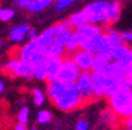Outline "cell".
<instances>
[{
    "label": "cell",
    "mask_w": 132,
    "mask_h": 130,
    "mask_svg": "<svg viewBox=\"0 0 132 130\" xmlns=\"http://www.w3.org/2000/svg\"><path fill=\"white\" fill-rule=\"evenodd\" d=\"M46 93L50 101L61 111H72L87 102L77 82L65 83L55 80L48 83Z\"/></svg>",
    "instance_id": "obj_1"
},
{
    "label": "cell",
    "mask_w": 132,
    "mask_h": 130,
    "mask_svg": "<svg viewBox=\"0 0 132 130\" xmlns=\"http://www.w3.org/2000/svg\"><path fill=\"white\" fill-rule=\"evenodd\" d=\"M82 12L87 19V22L110 26L118 21L120 16V4L118 1L99 0L96 3L88 4L82 9Z\"/></svg>",
    "instance_id": "obj_2"
},
{
    "label": "cell",
    "mask_w": 132,
    "mask_h": 130,
    "mask_svg": "<svg viewBox=\"0 0 132 130\" xmlns=\"http://www.w3.org/2000/svg\"><path fill=\"white\" fill-rule=\"evenodd\" d=\"M109 104L116 116L126 119L132 117V89L129 80H124L117 93L109 97Z\"/></svg>",
    "instance_id": "obj_3"
},
{
    "label": "cell",
    "mask_w": 132,
    "mask_h": 130,
    "mask_svg": "<svg viewBox=\"0 0 132 130\" xmlns=\"http://www.w3.org/2000/svg\"><path fill=\"white\" fill-rule=\"evenodd\" d=\"M19 57L20 60H24L27 63L34 66L38 62H40L41 60H44L46 56L44 53V48L37 42L36 39H33V40H30V42L21 48Z\"/></svg>",
    "instance_id": "obj_4"
},
{
    "label": "cell",
    "mask_w": 132,
    "mask_h": 130,
    "mask_svg": "<svg viewBox=\"0 0 132 130\" xmlns=\"http://www.w3.org/2000/svg\"><path fill=\"white\" fill-rule=\"evenodd\" d=\"M80 73L81 71L79 69L77 63L74 62V60L72 57H67V59H64L63 66L58 74L57 80L65 83H73V82H77Z\"/></svg>",
    "instance_id": "obj_5"
},
{
    "label": "cell",
    "mask_w": 132,
    "mask_h": 130,
    "mask_svg": "<svg viewBox=\"0 0 132 130\" xmlns=\"http://www.w3.org/2000/svg\"><path fill=\"white\" fill-rule=\"evenodd\" d=\"M77 84L80 88L81 93L84 94L86 101L90 102V101H93L94 97H97L96 94H94L93 87H92V80H91V72L88 71H84L80 73L79 77L77 80Z\"/></svg>",
    "instance_id": "obj_6"
},
{
    "label": "cell",
    "mask_w": 132,
    "mask_h": 130,
    "mask_svg": "<svg viewBox=\"0 0 132 130\" xmlns=\"http://www.w3.org/2000/svg\"><path fill=\"white\" fill-rule=\"evenodd\" d=\"M72 59L74 60V62L77 63V66L79 67V69L81 72L92 71L93 61H94V54H92L90 52L82 51V49H78L76 53H73Z\"/></svg>",
    "instance_id": "obj_7"
},
{
    "label": "cell",
    "mask_w": 132,
    "mask_h": 130,
    "mask_svg": "<svg viewBox=\"0 0 132 130\" xmlns=\"http://www.w3.org/2000/svg\"><path fill=\"white\" fill-rule=\"evenodd\" d=\"M102 28L99 27L98 25H94V24H91V22H86L85 25H82L80 27L76 28V32L74 34L77 35V38L79 39V41L86 40L88 38H92V36L97 35L99 33H102Z\"/></svg>",
    "instance_id": "obj_8"
},
{
    "label": "cell",
    "mask_w": 132,
    "mask_h": 130,
    "mask_svg": "<svg viewBox=\"0 0 132 130\" xmlns=\"http://www.w3.org/2000/svg\"><path fill=\"white\" fill-rule=\"evenodd\" d=\"M112 60L123 65L124 67L129 68L130 65L132 63V48L124 46L114 49L112 53Z\"/></svg>",
    "instance_id": "obj_9"
},
{
    "label": "cell",
    "mask_w": 132,
    "mask_h": 130,
    "mask_svg": "<svg viewBox=\"0 0 132 130\" xmlns=\"http://www.w3.org/2000/svg\"><path fill=\"white\" fill-rule=\"evenodd\" d=\"M102 72L104 74H106V75L117 77V79H119V80H126L127 77H129V68L124 67L123 65L116 62V61H112V62Z\"/></svg>",
    "instance_id": "obj_10"
},
{
    "label": "cell",
    "mask_w": 132,
    "mask_h": 130,
    "mask_svg": "<svg viewBox=\"0 0 132 130\" xmlns=\"http://www.w3.org/2000/svg\"><path fill=\"white\" fill-rule=\"evenodd\" d=\"M12 76H21L24 79H32L33 77V66L27 63L24 60H18L11 72Z\"/></svg>",
    "instance_id": "obj_11"
},
{
    "label": "cell",
    "mask_w": 132,
    "mask_h": 130,
    "mask_svg": "<svg viewBox=\"0 0 132 130\" xmlns=\"http://www.w3.org/2000/svg\"><path fill=\"white\" fill-rule=\"evenodd\" d=\"M47 60V69H48V76H47V82L55 81L58 77V74L61 69L64 59L63 57H46Z\"/></svg>",
    "instance_id": "obj_12"
},
{
    "label": "cell",
    "mask_w": 132,
    "mask_h": 130,
    "mask_svg": "<svg viewBox=\"0 0 132 130\" xmlns=\"http://www.w3.org/2000/svg\"><path fill=\"white\" fill-rule=\"evenodd\" d=\"M91 80L94 94L97 97H104V86H105V74L103 72H91Z\"/></svg>",
    "instance_id": "obj_13"
},
{
    "label": "cell",
    "mask_w": 132,
    "mask_h": 130,
    "mask_svg": "<svg viewBox=\"0 0 132 130\" xmlns=\"http://www.w3.org/2000/svg\"><path fill=\"white\" fill-rule=\"evenodd\" d=\"M112 54H107V53H98L94 55V61H93V67L92 71L93 72H102L104 71L107 66L112 62Z\"/></svg>",
    "instance_id": "obj_14"
},
{
    "label": "cell",
    "mask_w": 132,
    "mask_h": 130,
    "mask_svg": "<svg viewBox=\"0 0 132 130\" xmlns=\"http://www.w3.org/2000/svg\"><path fill=\"white\" fill-rule=\"evenodd\" d=\"M65 51L66 47L60 45V43L55 42L54 40L44 48V53L46 57H61L65 54Z\"/></svg>",
    "instance_id": "obj_15"
},
{
    "label": "cell",
    "mask_w": 132,
    "mask_h": 130,
    "mask_svg": "<svg viewBox=\"0 0 132 130\" xmlns=\"http://www.w3.org/2000/svg\"><path fill=\"white\" fill-rule=\"evenodd\" d=\"M48 69H47V60L45 57L40 62L33 66V77L39 81H47Z\"/></svg>",
    "instance_id": "obj_16"
},
{
    "label": "cell",
    "mask_w": 132,
    "mask_h": 130,
    "mask_svg": "<svg viewBox=\"0 0 132 130\" xmlns=\"http://www.w3.org/2000/svg\"><path fill=\"white\" fill-rule=\"evenodd\" d=\"M105 32H106L107 36H109V40H110V43H111V46L113 47V49L126 46V41L123 39L121 33L117 32L116 29H113V28H111V27H109Z\"/></svg>",
    "instance_id": "obj_17"
},
{
    "label": "cell",
    "mask_w": 132,
    "mask_h": 130,
    "mask_svg": "<svg viewBox=\"0 0 132 130\" xmlns=\"http://www.w3.org/2000/svg\"><path fill=\"white\" fill-rule=\"evenodd\" d=\"M28 31H30V26L28 25H19L15 26L10 33V39L14 42H20L25 39V36L27 35Z\"/></svg>",
    "instance_id": "obj_18"
},
{
    "label": "cell",
    "mask_w": 132,
    "mask_h": 130,
    "mask_svg": "<svg viewBox=\"0 0 132 130\" xmlns=\"http://www.w3.org/2000/svg\"><path fill=\"white\" fill-rule=\"evenodd\" d=\"M52 4V0H32L30 3V5L27 6V11L30 12H40L43 9H45L46 7H48Z\"/></svg>",
    "instance_id": "obj_19"
},
{
    "label": "cell",
    "mask_w": 132,
    "mask_h": 130,
    "mask_svg": "<svg viewBox=\"0 0 132 130\" xmlns=\"http://www.w3.org/2000/svg\"><path fill=\"white\" fill-rule=\"evenodd\" d=\"M69 22H70V25H71V27L78 28V27H80V26H82V25H85L86 22H87V19H86L84 12L81 11V12H78V13L72 14V15L70 16Z\"/></svg>",
    "instance_id": "obj_20"
},
{
    "label": "cell",
    "mask_w": 132,
    "mask_h": 130,
    "mask_svg": "<svg viewBox=\"0 0 132 130\" xmlns=\"http://www.w3.org/2000/svg\"><path fill=\"white\" fill-rule=\"evenodd\" d=\"M73 34H74V32L71 29V28H69V29H65V31H63V32L55 34V35H54V41L66 47V45L69 43V41L72 39Z\"/></svg>",
    "instance_id": "obj_21"
},
{
    "label": "cell",
    "mask_w": 132,
    "mask_h": 130,
    "mask_svg": "<svg viewBox=\"0 0 132 130\" xmlns=\"http://www.w3.org/2000/svg\"><path fill=\"white\" fill-rule=\"evenodd\" d=\"M78 49H80V41H79V39L77 38V35L73 34L72 39L69 41V43L66 45V51L70 52V53H76Z\"/></svg>",
    "instance_id": "obj_22"
},
{
    "label": "cell",
    "mask_w": 132,
    "mask_h": 130,
    "mask_svg": "<svg viewBox=\"0 0 132 130\" xmlns=\"http://www.w3.org/2000/svg\"><path fill=\"white\" fill-rule=\"evenodd\" d=\"M52 119V114L47 110H40L38 113V116H37V121L40 124H46V123H50Z\"/></svg>",
    "instance_id": "obj_23"
},
{
    "label": "cell",
    "mask_w": 132,
    "mask_h": 130,
    "mask_svg": "<svg viewBox=\"0 0 132 130\" xmlns=\"http://www.w3.org/2000/svg\"><path fill=\"white\" fill-rule=\"evenodd\" d=\"M28 117H30V109H28V107L25 106L20 109L19 114H18V121H19V123L26 125L28 122Z\"/></svg>",
    "instance_id": "obj_24"
},
{
    "label": "cell",
    "mask_w": 132,
    "mask_h": 130,
    "mask_svg": "<svg viewBox=\"0 0 132 130\" xmlns=\"http://www.w3.org/2000/svg\"><path fill=\"white\" fill-rule=\"evenodd\" d=\"M32 94H33V102H34V104L36 106H38V107H40L43 103H44V101H45V95H44V93L41 92L40 89H33V92H32Z\"/></svg>",
    "instance_id": "obj_25"
},
{
    "label": "cell",
    "mask_w": 132,
    "mask_h": 130,
    "mask_svg": "<svg viewBox=\"0 0 132 130\" xmlns=\"http://www.w3.org/2000/svg\"><path fill=\"white\" fill-rule=\"evenodd\" d=\"M14 11L11 8H1L0 9V20L1 21H8V20L13 19Z\"/></svg>",
    "instance_id": "obj_26"
},
{
    "label": "cell",
    "mask_w": 132,
    "mask_h": 130,
    "mask_svg": "<svg viewBox=\"0 0 132 130\" xmlns=\"http://www.w3.org/2000/svg\"><path fill=\"white\" fill-rule=\"evenodd\" d=\"M74 1H76V0H57L54 9L58 12L61 11V9H65V8H67L69 6H71Z\"/></svg>",
    "instance_id": "obj_27"
},
{
    "label": "cell",
    "mask_w": 132,
    "mask_h": 130,
    "mask_svg": "<svg viewBox=\"0 0 132 130\" xmlns=\"http://www.w3.org/2000/svg\"><path fill=\"white\" fill-rule=\"evenodd\" d=\"M76 130H88V123L86 119L80 118L78 119L77 124H76Z\"/></svg>",
    "instance_id": "obj_28"
},
{
    "label": "cell",
    "mask_w": 132,
    "mask_h": 130,
    "mask_svg": "<svg viewBox=\"0 0 132 130\" xmlns=\"http://www.w3.org/2000/svg\"><path fill=\"white\" fill-rule=\"evenodd\" d=\"M15 63H16V60H12V61H8L7 63H6L5 66H4V72H6V73H10L11 74V72H12V69L14 68V66H15Z\"/></svg>",
    "instance_id": "obj_29"
},
{
    "label": "cell",
    "mask_w": 132,
    "mask_h": 130,
    "mask_svg": "<svg viewBox=\"0 0 132 130\" xmlns=\"http://www.w3.org/2000/svg\"><path fill=\"white\" fill-rule=\"evenodd\" d=\"M31 1L32 0H16L15 3H14V5L18 6V7H21V8H24V7L27 8V6L30 5Z\"/></svg>",
    "instance_id": "obj_30"
},
{
    "label": "cell",
    "mask_w": 132,
    "mask_h": 130,
    "mask_svg": "<svg viewBox=\"0 0 132 130\" xmlns=\"http://www.w3.org/2000/svg\"><path fill=\"white\" fill-rule=\"evenodd\" d=\"M121 36L126 42L132 43V32H121Z\"/></svg>",
    "instance_id": "obj_31"
},
{
    "label": "cell",
    "mask_w": 132,
    "mask_h": 130,
    "mask_svg": "<svg viewBox=\"0 0 132 130\" xmlns=\"http://www.w3.org/2000/svg\"><path fill=\"white\" fill-rule=\"evenodd\" d=\"M37 36H38V34H37V29H34V28H30V31H28V33H27V38L30 39V40H33V39H36Z\"/></svg>",
    "instance_id": "obj_32"
},
{
    "label": "cell",
    "mask_w": 132,
    "mask_h": 130,
    "mask_svg": "<svg viewBox=\"0 0 132 130\" xmlns=\"http://www.w3.org/2000/svg\"><path fill=\"white\" fill-rule=\"evenodd\" d=\"M124 123H125V130H132V117L124 119Z\"/></svg>",
    "instance_id": "obj_33"
},
{
    "label": "cell",
    "mask_w": 132,
    "mask_h": 130,
    "mask_svg": "<svg viewBox=\"0 0 132 130\" xmlns=\"http://www.w3.org/2000/svg\"><path fill=\"white\" fill-rule=\"evenodd\" d=\"M14 130H27V128H26V125H25V124H21V123H19V124L15 125Z\"/></svg>",
    "instance_id": "obj_34"
},
{
    "label": "cell",
    "mask_w": 132,
    "mask_h": 130,
    "mask_svg": "<svg viewBox=\"0 0 132 130\" xmlns=\"http://www.w3.org/2000/svg\"><path fill=\"white\" fill-rule=\"evenodd\" d=\"M4 88H5V84H4L3 81H0V93L4 92Z\"/></svg>",
    "instance_id": "obj_35"
},
{
    "label": "cell",
    "mask_w": 132,
    "mask_h": 130,
    "mask_svg": "<svg viewBox=\"0 0 132 130\" xmlns=\"http://www.w3.org/2000/svg\"><path fill=\"white\" fill-rule=\"evenodd\" d=\"M127 80H129V82H130V86H131V89H132V74H131V75H129V77H127Z\"/></svg>",
    "instance_id": "obj_36"
},
{
    "label": "cell",
    "mask_w": 132,
    "mask_h": 130,
    "mask_svg": "<svg viewBox=\"0 0 132 130\" xmlns=\"http://www.w3.org/2000/svg\"><path fill=\"white\" fill-rule=\"evenodd\" d=\"M30 130H38V129H37V127H36V125H33V127L32 128H31V129Z\"/></svg>",
    "instance_id": "obj_37"
},
{
    "label": "cell",
    "mask_w": 132,
    "mask_h": 130,
    "mask_svg": "<svg viewBox=\"0 0 132 130\" xmlns=\"http://www.w3.org/2000/svg\"><path fill=\"white\" fill-rule=\"evenodd\" d=\"M1 47H3V42H1V40H0V52H1Z\"/></svg>",
    "instance_id": "obj_38"
},
{
    "label": "cell",
    "mask_w": 132,
    "mask_h": 130,
    "mask_svg": "<svg viewBox=\"0 0 132 130\" xmlns=\"http://www.w3.org/2000/svg\"><path fill=\"white\" fill-rule=\"evenodd\" d=\"M0 9H1V8H0Z\"/></svg>",
    "instance_id": "obj_39"
},
{
    "label": "cell",
    "mask_w": 132,
    "mask_h": 130,
    "mask_svg": "<svg viewBox=\"0 0 132 130\" xmlns=\"http://www.w3.org/2000/svg\"><path fill=\"white\" fill-rule=\"evenodd\" d=\"M52 1H53V0H52Z\"/></svg>",
    "instance_id": "obj_40"
}]
</instances>
